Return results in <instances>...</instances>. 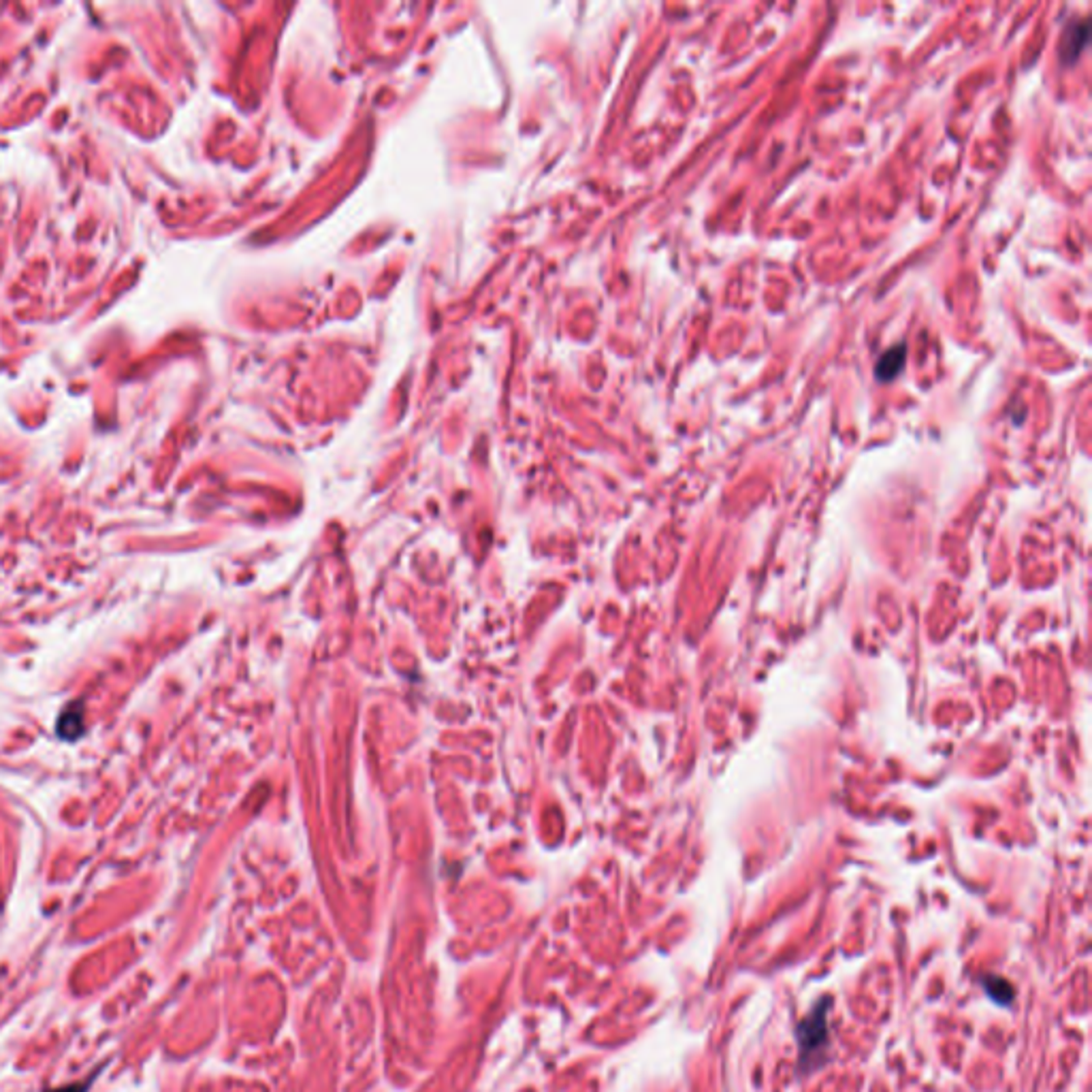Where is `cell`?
I'll list each match as a JSON object with an SVG mask.
<instances>
[{
    "label": "cell",
    "mask_w": 1092,
    "mask_h": 1092,
    "mask_svg": "<svg viewBox=\"0 0 1092 1092\" xmlns=\"http://www.w3.org/2000/svg\"><path fill=\"white\" fill-rule=\"evenodd\" d=\"M826 1014L828 1007L818 1005L813 1009V1014L802 1020L798 1026V1042H800V1060L809 1063V1060L819 1054V1049L828 1042V1026H826Z\"/></svg>",
    "instance_id": "obj_1"
},
{
    "label": "cell",
    "mask_w": 1092,
    "mask_h": 1092,
    "mask_svg": "<svg viewBox=\"0 0 1092 1092\" xmlns=\"http://www.w3.org/2000/svg\"><path fill=\"white\" fill-rule=\"evenodd\" d=\"M1088 41V22L1086 19H1076V22H1071L1069 28L1065 30L1063 35V43H1060V58H1063V63L1071 65L1076 63L1079 58L1081 49H1084Z\"/></svg>",
    "instance_id": "obj_2"
},
{
    "label": "cell",
    "mask_w": 1092,
    "mask_h": 1092,
    "mask_svg": "<svg viewBox=\"0 0 1092 1092\" xmlns=\"http://www.w3.org/2000/svg\"><path fill=\"white\" fill-rule=\"evenodd\" d=\"M905 355H906L905 344L894 346L888 350V353L881 355L877 367H875V376H877L879 383H890V380L901 374V369L905 365Z\"/></svg>",
    "instance_id": "obj_3"
},
{
    "label": "cell",
    "mask_w": 1092,
    "mask_h": 1092,
    "mask_svg": "<svg viewBox=\"0 0 1092 1092\" xmlns=\"http://www.w3.org/2000/svg\"><path fill=\"white\" fill-rule=\"evenodd\" d=\"M984 984H986L988 994H991L996 1003H1009V1001H1012V996H1014L1012 986H1009V982L1003 980V977L991 975Z\"/></svg>",
    "instance_id": "obj_4"
},
{
    "label": "cell",
    "mask_w": 1092,
    "mask_h": 1092,
    "mask_svg": "<svg viewBox=\"0 0 1092 1092\" xmlns=\"http://www.w3.org/2000/svg\"><path fill=\"white\" fill-rule=\"evenodd\" d=\"M88 1084L86 1081H77V1084H69L63 1088H54V1090H47V1092H86Z\"/></svg>",
    "instance_id": "obj_5"
}]
</instances>
